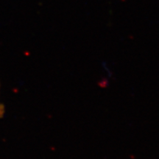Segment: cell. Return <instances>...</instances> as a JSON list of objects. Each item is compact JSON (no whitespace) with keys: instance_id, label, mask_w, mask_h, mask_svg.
Returning <instances> with one entry per match:
<instances>
[{"instance_id":"obj_1","label":"cell","mask_w":159,"mask_h":159,"mask_svg":"<svg viewBox=\"0 0 159 159\" xmlns=\"http://www.w3.org/2000/svg\"><path fill=\"white\" fill-rule=\"evenodd\" d=\"M4 115H5V107L2 103H0V118H2Z\"/></svg>"}]
</instances>
